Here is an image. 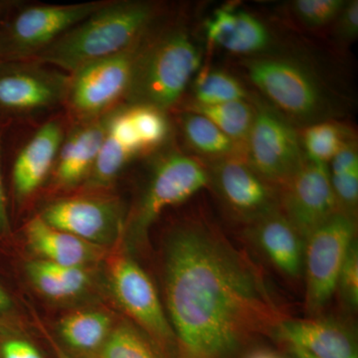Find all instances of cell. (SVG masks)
Here are the masks:
<instances>
[{"instance_id":"f35d334b","label":"cell","mask_w":358,"mask_h":358,"mask_svg":"<svg viewBox=\"0 0 358 358\" xmlns=\"http://www.w3.org/2000/svg\"><path fill=\"white\" fill-rule=\"evenodd\" d=\"M52 346H53L54 352H55L56 357L57 358H76L73 357L72 355H70V353H68L67 352H65V350H63L62 348H60V346L56 345V343H54L53 341H51Z\"/></svg>"},{"instance_id":"ffe728a7","label":"cell","mask_w":358,"mask_h":358,"mask_svg":"<svg viewBox=\"0 0 358 358\" xmlns=\"http://www.w3.org/2000/svg\"><path fill=\"white\" fill-rule=\"evenodd\" d=\"M204 31L211 44L237 55H264L272 43L267 25L234 6L215 9L205 20Z\"/></svg>"},{"instance_id":"8fae6325","label":"cell","mask_w":358,"mask_h":358,"mask_svg":"<svg viewBox=\"0 0 358 358\" xmlns=\"http://www.w3.org/2000/svg\"><path fill=\"white\" fill-rule=\"evenodd\" d=\"M244 159L261 178L281 186L300 169L307 157L294 124L275 109L256 105Z\"/></svg>"},{"instance_id":"d590c367","label":"cell","mask_w":358,"mask_h":358,"mask_svg":"<svg viewBox=\"0 0 358 358\" xmlns=\"http://www.w3.org/2000/svg\"><path fill=\"white\" fill-rule=\"evenodd\" d=\"M280 345L284 350L282 357L285 358H319L306 352V350H301L298 346L288 345V343H280Z\"/></svg>"},{"instance_id":"7402d4cb","label":"cell","mask_w":358,"mask_h":358,"mask_svg":"<svg viewBox=\"0 0 358 358\" xmlns=\"http://www.w3.org/2000/svg\"><path fill=\"white\" fill-rule=\"evenodd\" d=\"M114 327L107 313L86 310L66 315L59 322V336L73 352L98 357Z\"/></svg>"},{"instance_id":"484cf974","label":"cell","mask_w":358,"mask_h":358,"mask_svg":"<svg viewBox=\"0 0 358 358\" xmlns=\"http://www.w3.org/2000/svg\"><path fill=\"white\" fill-rule=\"evenodd\" d=\"M327 166L339 211L355 216L358 203V154L355 141L346 143Z\"/></svg>"},{"instance_id":"4fadbf2b","label":"cell","mask_w":358,"mask_h":358,"mask_svg":"<svg viewBox=\"0 0 358 358\" xmlns=\"http://www.w3.org/2000/svg\"><path fill=\"white\" fill-rule=\"evenodd\" d=\"M212 164L209 185L238 220L249 225L279 210V190L256 173L244 155H232Z\"/></svg>"},{"instance_id":"7c38bea8","label":"cell","mask_w":358,"mask_h":358,"mask_svg":"<svg viewBox=\"0 0 358 358\" xmlns=\"http://www.w3.org/2000/svg\"><path fill=\"white\" fill-rule=\"evenodd\" d=\"M39 216L53 227L105 248L124 236L126 228L122 202L107 192H78L54 200Z\"/></svg>"},{"instance_id":"ab89813d","label":"cell","mask_w":358,"mask_h":358,"mask_svg":"<svg viewBox=\"0 0 358 358\" xmlns=\"http://www.w3.org/2000/svg\"><path fill=\"white\" fill-rule=\"evenodd\" d=\"M4 6H6V4L0 3V20H1L2 13H3Z\"/></svg>"},{"instance_id":"4dcf8cb0","label":"cell","mask_w":358,"mask_h":358,"mask_svg":"<svg viewBox=\"0 0 358 358\" xmlns=\"http://www.w3.org/2000/svg\"><path fill=\"white\" fill-rule=\"evenodd\" d=\"M345 4V0H296L291 7L301 24L320 28L334 23Z\"/></svg>"},{"instance_id":"f1b7e54d","label":"cell","mask_w":358,"mask_h":358,"mask_svg":"<svg viewBox=\"0 0 358 358\" xmlns=\"http://www.w3.org/2000/svg\"><path fill=\"white\" fill-rule=\"evenodd\" d=\"M96 358H162L152 341L138 327L115 326Z\"/></svg>"},{"instance_id":"1f68e13d","label":"cell","mask_w":358,"mask_h":358,"mask_svg":"<svg viewBox=\"0 0 358 358\" xmlns=\"http://www.w3.org/2000/svg\"><path fill=\"white\" fill-rule=\"evenodd\" d=\"M346 307L357 310L358 305V249L353 242L339 272L336 292Z\"/></svg>"},{"instance_id":"8d00e7d4","label":"cell","mask_w":358,"mask_h":358,"mask_svg":"<svg viewBox=\"0 0 358 358\" xmlns=\"http://www.w3.org/2000/svg\"><path fill=\"white\" fill-rule=\"evenodd\" d=\"M243 358H285L282 355L274 352V350H268L266 348H252L251 350Z\"/></svg>"},{"instance_id":"f546056e","label":"cell","mask_w":358,"mask_h":358,"mask_svg":"<svg viewBox=\"0 0 358 358\" xmlns=\"http://www.w3.org/2000/svg\"><path fill=\"white\" fill-rule=\"evenodd\" d=\"M126 107L145 152L162 145L169 133L166 112L150 106L126 105Z\"/></svg>"},{"instance_id":"d6986e66","label":"cell","mask_w":358,"mask_h":358,"mask_svg":"<svg viewBox=\"0 0 358 358\" xmlns=\"http://www.w3.org/2000/svg\"><path fill=\"white\" fill-rule=\"evenodd\" d=\"M248 236L282 277L289 282L300 281L305 239L280 209L249 224Z\"/></svg>"},{"instance_id":"83f0119b","label":"cell","mask_w":358,"mask_h":358,"mask_svg":"<svg viewBox=\"0 0 358 358\" xmlns=\"http://www.w3.org/2000/svg\"><path fill=\"white\" fill-rule=\"evenodd\" d=\"M352 140L348 129L327 120L306 127L301 134L307 159L324 164H329L346 143Z\"/></svg>"},{"instance_id":"52a82bcc","label":"cell","mask_w":358,"mask_h":358,"mask_svg":"<svg viewBox=\"0 0 358 358\" xmlns=\"http://www.w3.org/2000/svg\"><path fill=\"white\" fill-rule=\"evenodd\" d=\"M145 34L121 53L90 62L70 74L63 106L72 122L92 121L119 107L128 92Z\"/></svg>"},{"instance_id":"6da1fadb","label":"cell","mask_w":358,"mask_h":358,"mask_svg":"<svg viewBox=\"0 0 358 358\" xmlns=\"http://www.w3.org/2000/svg\"><path fill=\"white\" fill-rule=\"evenodd\" d=\"M162 279L176 358H243L289 317L265 271L205 218L167 233Z\"/></svg>"},{"instance_id":"9a60e30c","label":"cell","mask_w":358,"mask_h":358,"mask_svg":"<svg viewBox=\"0 0 358 358\" xmlns=\"http://www.w3.org/2000/svg\"><path fill=\"white\" fill-rule=\"evenodd\" d=\"M112 112L92 121L73 122L66 131L49 176L56 192H70L84 185L102 147Z\"/></svg>"},{"instance_id":"9c48e42d","label":"cell","mask_w":358,"mask_h":358,"mask_svg":"<svg viewBox=\"0 0 358 358\" xmlns=\"http://www.w3.org/2000/svg\"><path fill=\"white\" fill-rule=\"evenodd\" d=\"M70 75L35 60L0 61V122L48 112L64 103Z\"/></svg>"},{"instance_id":"836d02e7","label":"cell","mask_w":358,"mask_h":358,"mask_svg":"<svg viewBox=\"0 0 358 358\" xmlns=\"http://www.w3.org/2000/svg\"><path fill=\"white\" fill-rule=\"evenodd\" d=\"M0 358H45L30 341L22 338H10L0 345Z\"/></svg>"},{"instance_id":"e0dca14e","label":"cell","mask_w":358,"mask_h":358,"mask_svg":"<svg viewBox=\"0 0 358 358\" xmlns=\"http://www.w3.org/2000/svg\"><path fill=\"white\" fill-rule=\"evenodd\" d=\"M66 134L64 121L45 122L18 150L11 169L14 197L22 203L35 194L49 176Z\"/></svg>"},{"instance_id":"7a4b0ae2","label":"cell","mask_w":358,"mask_h":358,"mask_svg":"<svg viewBox=\"0 0 358 358\" xmlns=\"http://www.w3.org/2000/svg\"><path fill=\"white\" fill-rule=\"evenodd\" d=\"M159 9L140 0L105 1L29 60L72 74L82 66L129 48L155 25Z\"/></svg>"},{"instance_id":"74e56055","label":"cell","mask_w":358,"mask_h":358,"mask_svg":"<svg viewBox=\"0 0 358 358\" xmlns=\"http://www.w3.org/2000/svg\"><path fill=\"white\" fill-rule=\"evenodd\" d=\"M11 306V300L8 294L6 293L1 288H0V313L6 312L9 310Z\"/></svg>"},{"instance_id":"5bb4252c","label":"cell","mask_w":358,"mask_h":358,"mask_svg":"<svg viewBox=\"0 0 358 358\" xmlns=\"http://www.w3.org/2000/svg\"><path fill=\"white\" fill-rule=\"evenodd\" d=\"M279 206L303 239L338 212L327 164L306 159L300 169L280 186Z\"/></svg>"},{"instance_id":"e575fe53","label":"cell","mask_w":358,"mask_h":358,"mask_svg":"<svg viewBox=\"0 0 358 358\" xmlns=\"http://www.w3.org/2000/svg\"><path fill=\"white\" fill-rule=\"evenodd\" d=\"M9 124L0 122V235L9 234L11 230L10 218H9L8 207L6 189H4L3 178H2V152H3V141Z\"/></svg>"},{"instance_id":"d4e9b609","label":"cell","mask_w":358,"mask_h":358,"mask_svg":"<svg viewBox=\"0 0 358 358\" xmlns=\"http://www.w3.org/2000/svg\"><path fill=\"white\" fill-rule=\"evenodd\" d=\"M186 110L203 115L228 138L244 150L245 143L255 119V106L247 100L211 106H188Z\"/></svg>"},{"instance_id":"8992f818","label":"cell","mask_w":358,"mask_h":358,"mask_svg":"<svg viewBox=\"0 0 358 358\" xmlns=\"http://www.w3.org/2000/svg\"><path fill=\"white\" fill-rule=\"evenodd\" d=\"M105 1L40 4L9 11L4 6L0 20V61L29 60L88 17Z\"/></svg>"},{"instance_id":"3957f363","label":"cell","mask_w":358,"mask_h":358,"mask_svg":"<svg viewBox=\"0 0 358 358\" xmlns=\"http://www.w3.org/2000/svg\"><path fill=\"white\" fill-rule=\"evenodd\" d=\"M148 30L141 41L124 102L166 112L201 69V49L180 23Z\"/></svg>"},{"instance_id":"44dd1931","label":"cell","mask_w":358,"mask_h":358,"mask_svg":"<svg viewBox=\"0 0 358 358\" xmlns=\"http://www.w3.org/2000/svg\"><path fill=\"white\" fill-rule=\"evenodd\" d=\"M28 246L41 260L57 265L87 267L107 256L105 247L90 243L45 222L39 215L25 228Z\"/></svg>"},{"instance_id":"ba28073f","label":"cell","mask_w":358,"mask_h":358,"mask_svg":"<svg viewBox=\"0 0 358 358\" xmlns=\"http://www.w3.org/2000/svg\"><path fill=\"white\" fill-rule=\"evenodd\" d=\"M355 240V216L339 210L306 238L303 278L310 317L320 315L336 293L339 272Z\"/></svg>"},{"instance_id":"277c9868","label":"cell","mask_w":358,"mask_h":358,"mask_svg":"<svg viewBox=\"0 0 358 358\" xmlns=\"http://www.w3.org/2000/svg\"><path fill=\"white\" fill-rule=\"evenodd\" d=\"M250 81L288 121L306 127L326 121L329 98L317 76L294 59L264 55L245 61Z\"/></svg>"},{"instance_id":"cb8c5ba5","label":"cell","mask_w":358,"mask_h":358,"mask_svg":"<svg viewBox=\"0 0 358 358\" xmlns=\"http://www.w3.org/2000/svg\"><path fill=\"white\" fill-rule=\"evenodd\" d=\"M180 127L188 147L195 154L212 162L232 155H244L243 148L203 115L185 110L180 115Z\"/></svg>"},{"instance_id":"603a6c76","label":"cell","mask_w":358,"mask_h":358,"mask_svg":"<svg viewBox=\"0 0 358 358\" xmlns=\"http://www.w3.org/2000/svg\"><path fill=\"white\" fill-rule=\"evenodd\" d=\"M28 277L35 288L47 298L66 300L84 293L91 284L87 267L62 266L44 260L26 266Z\"/></svg>"},{"instance_id":"ac0fdd59","label":"cell","mask_w":358,"mask_h":358,"mask_svg":"<svg viewBox=\"0 0 358 358\" xmlns=\"http://www.w3.org/2000/svg\"><path fill=\"white\" fill-rule=\"evenodd\" d=\"M145 152L128 115L126 106L110 113L107 134L91 173L79 192H107L124 166Z\"/></svg>"},{"instance_id":"4316f807","label":"cell","mask_w":358,"mask_h":358,"mask_svg":"<svg viewBox=\"0 0 358 358\" xmlns=\"http://www.w3.org/2000/svg\"><path fill=\"white\" fill-rule=\"evenodd\" d=\"M192 105L211 106L247 100L243 85L229 73L218 69H200L193 79Z\"/></svg>"},{"instance_id":"5b68a950","label":"cell","mask_w":358,"mask_h":358,"mask_svg":"<svg viewBox=\"0 0 358 358\" xmlns=\"http://www.w3.org/2000/svg\"><path fill=\"white\" fill-rule=\"evenodd\" d=\"M115 300L162 358H176V343L164 303L145 270L129 256L120 238L106 256Z\"/></svg>"},{"instance_id":"2e32d148","label":"cell","mask_w":358,"mask_h":358,"mask_svg":"<svg viewBox=\"0 0 358 358\" xmlns=\"http://www.w3.org/2000/svg\"><path fill=\"white\" fill-rule=\"evenodd\" d=\"M273 338L319 358H358L357 336L346 322L334 317L282 320Z\"/></svg>"},{"instance_id":"30bf717a","label":"cell","mask_w":358,"mask_h":358,"mask_svg":"<svg viewBox=\"0 0 358 358\" xmlns=\"http://www.w3.org/2000/svg\"><path fill=\"white\" fill-rule=\"evenodd\" d=\"M209 182L208 169L199 160L176 150L166 152L155 162L147 188L127 220V227L134 236H143L162 212L183 203Z\"/></svg>"},{"instance_id":"d6a6232c","label":"cell","mask_w":358,"mask_h":358,"mask_svg":"<svg viewBox=\"0 0 358 358\" xmlns=\"http://www.w3.org/2000/svg\"><path fill=\"white\" fill-rule=\"evenodd\" d=\"M334 35L338 41L350 43L358 35V1H346L341 13L334 21Z\"/></svg>"}]
</instances>
